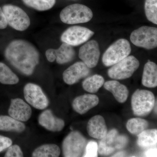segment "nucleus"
<instances>
[{
  "label": "nucleus",
  "mask_w": 157,
  "mask_h": 157,
  "mask_svg": "<svg viewBox=\"0 0 157 157\" xmlns=\"http://www.w3.org/2000/svg\"><path fill=\"white\" fill-rule=\"evenodd\" d=\"M5 55L8 61L26 76L34 73L39 61L38 49L33 44L22 39H16L6 47Z\"/></svg>",
  "instance_id": "obj_1"
},
{
  "label": "nucleus",
  "mask_w": 157,
  "mask_h": 157,
  "mask_svg": "<svg viewBox=\"0 0 157 157\" xmlns=\"http://www.w3.org/2000/svg\"><path fill=\"white\" fill-rule=\"evenodd\" d=\"M93 17L92 10L87 6L79 4H73L65 7L60 14L62 22L69 25L89 22Z\"/></svg>",
  "instance_id": "obj_2"
},
{
  "label": "nucleus",
  "mask_w": 157,
  "mask_h": 157,
  "mask_svg": "<svg viewBox=\"0 0 157 157\" xmlns=\"http://www.w3.org/2000/svg\"><path fill=\"white\" fill-rule=\"evenodd\" d=\"M132 107L136 116L148 115L154 108L155 99L153 93L149 90L137 89L132 96Z\"/></svg>",
  "instance_id": "obj_3"
},
{
  "label": "nucleus",
  "mask_w": 157,
  "mask_h": 157,
  "mask_svg": "<svg viewBox=\"0 0 157 157\" xmlns=\"http://www.w3.org/2000/svg\"><path fill=\"white\" fill-rule=\"evenodd\" d=\"M131 51L128 41L124 39H118L105 52L102 57V62L106 67L112 66L128 56Z\"/></svg>",
  "instance_id": "obj_4"
},
{
  "label": "nucleus",
  "mask_w": 157,
  "mask_h": 157,
  "mask_svg": "<svg viewBox=\"0 0 157 157\" xmlns=\"http://www.w3.org/2000/svg\"><path fill=\"white\" fill-rule=\"evenodd\" d=\"M7 23L17 31H24L30 25V19L21 8L12 5H6L2 7Z\"/></svg>",
  "instance_id": "obj_5"
},
{
  "label": "nucleus",
  "mask_w": 157,
  "mask_h": 157,
  "mask_svg": "<svg viewBox=\"0 0 157 157\" xmlns=\"http://www.w3.org/2000/svg\"><path fill=\"white\" fill-rule=\"evenodd\" d=\"M140 63L133 56L125 58L113 65L108 70L109 77L115 80H122L129 78L139 68Z\"/></svg>",
  "instance_id": "obj_6"
},
{
  "label": "nucleus",
  "mask_w": 157,
  "mask_h": 157,
  "mask_svg": "<svg viewBox=\"0 0 157 157\" xmlns=\"http://www.w3.org/2000/svg\"><path fill=\"white\" fill-rule=\"evenodd\" d=\"M130 40L137 47L152 49L157 46V29L143 26L132 32Z\"/></svg>",
  "instance_id": "obj_7"
},
{
  "label": "nucleus",
  "mask_w": 157,
  "mask_h": 157,
  "mask_svg": "<svg viewBox=\"0 0 157 157\" xmlns=\"http://www.w3.org/2000/svg\"><path fill=\"white\" fill-rule=\"evenodd\" d=\"M87 140L80 132H70L64 140L62 145L63 155L66 157H78L83 155Z\"/></svg>",
  "instance_id": "obj_8"
},
{
  "label": "nucleus",
  "mask_w": 157,
  "mask_h": 157,
  "mask_svg": "<svg viewBox=\"0 0 157 157\" xmlns=\"http://www.w3.org/2000/svg\"><path fill=\"white\" fill-rule=\"evenodd\" d=\"M94 34V32L86 28L73 26L63 33L61 40L71 46H78L87 42Z\"/></svg>",
  "instance_id": "obj_9"
},
{
  "label": "nucleus",
  "mask_w": 157,
  "mask_h": 157,
  "mask_svg": "<svg viewBox=\"0 0 157 157\" xmlns=\"http://www.w3.org/2000/svg\"><path fill=\"white\" fill-rule=\"evenodd\" d=\"M24 94L27 102L36 109L43 110L49 105L48 98L38 85L33 83L26 85Z\"/></svg>",
  "instance_id": "obj_10"
},
{
  "label": "nucleus",
  "mask_w": 157,
  "mask_h": 157,
  "mask_svg": "<svg viewBox=\"0 0 157 157\" xmlns=\"http://www.w3.org/2000/svg\"><path fill=\"white\" fill-rule=\"evenodd\" d=\"M100 54L99 44L96 40H92L80 47L78 56L87 67L93 68L98 65Z\"/></svg>",
  "instance_id": "obj_11"
},
{
  "label": "nucleus",
  "mask_w": 157,
  "mask_h": 157,
  "mask_svg": "<svg viewBox=\"0 0 157 157\" xmlns=\"http://www.w3.org/2000/svg\"><path fill=\"white\" fill-rule=\"evenodd\" d=\"M75 54L76 52L73 46L64 42L57 49L50 48L45 52L48 61L52 63L56 60L59 64H64L72 61Z\"/></svg>",
  "instance_id": "obj_12"
},
{
  "label": "nucleus",
  "mask_w": 157,
  "mask_h": 157,
  "mask_svg": "<svg viewBox=\"0 0 157 157\" xmlns=\"http://www.w3.org/2000/svg\"><path fill=\"white\" fill-rule=\"evenodd\" d=\"M90 73V68L83 62H76L64 71L63 79L65 83L71 85L87 77Z\"/></svg>",
  "instance_id": "obj_13"
},
{
  "label": "nucleus",
  "mask_w": 157,
  "mask_h": 157,
  "mask_svg": "<svg viewBox=\"0 0 157 157\" xmlns=\"http://www.w3.org/2000/svg\"><path fill=\"white\" fill-rule=\"evenodd\" d=\"M9 113L10 116L16 120L25 122L31 117L32 108L22 99L16 98L11 100Z\"/></svg>",
  "instance_id": "obj_14"
},
{
  "label": "nucleus",
  "mask_w": 157,
  "mask_h": 157,
  "mask_svg": "<svg viewBox=\"0 0 157 157\" xmlns=\"http://www.w3.org/2000/svg\"><path fill=\"white\" fill-rule=\"evenodd\" d=\"M39 123L40 125L52 132L61 131L65 127V122L56 117L50 109L44 110L39 115Z\"/></svg>",
  "instance_id": "obj_15"
},
{
  "label": "nucleus",
  "mask_w": 157,
  "mask_h": 157,
  "mask_svg": "<svg viewBox=\"0 0 157 157\" xmlns=\"http://www.w3.org/2000/svg\"><path fill=\"white\" fill-rule=\"evenodd\" d=\"M99 103V99L98 96L86 94L75 98L72 103V107L76 112L82 115L96 107Z\"/></svg>",
  "instance_id": "obj_16"
},
{
  "label": "nucleus",
  "mask_w": 157,
  "mask_h": 157,
  "mask_svg": "<svg viewBox=\"0 0 157 157\" xmlns=\"http://www.w3.org/2000/svg\"><path fill=\"white\" fill-rule=\"evenodd\" d=\"M88 134L95 139L104 138L107 133V128L104 117L97 115L93 117L88 121L87 125Z\"/></svg>",
  "instance_id": "obj_17"
},
{
  "label": "nucleus",
  "mask_w": 157,
  "mask_h": 157,
  "mask_svg": "<svg viewBox=\"0 0 157 157\" xmlns=\"http://www.w3.org/2000/svg\"><path fill=\"white\" fill-rule=\"evenodd\" d=\"M118 135V132L116 129H113L107 132L106 136L101 139L98 145V153L99 154L109 155L115 151Z\"/></svg>",
  "instance_id": "obj_18"
},
{
  "label": "nucleus",
  "mask_w": 157,
  "mask_h": 157,
  "mask_svg": "<svg viewBox=\"0 0 157 157\" xmlns=\"http://www.w3.org/2000/svg\"><path fill=\"white\" fill-rule=\"evenodd\" d=\"M104 87L112 93L119 103H125L128 97L129 91L125 86L116 80H110L104 83Z\"/></svg>",
  "instance_id": "obj_19"
},
{
  "label": "nucleus",
  "mask_w": 157,
  "mask_h": 157,
  "mask_svg": "<svg viewBox=\"0 0 157 157\" xmlns=\"http://www.w3.org/2000/svg\"><path fill=\"white\" fill-rule=\"evenodd\" d=\"M144 86L155 88L157 86V66L154 62L148 61L144 68L142 78Z\"/></svg>",
  "instance_id": "obj_20"
},
{
  "label": "nucleus",
  "mask_w": 157,
  "mask_h": 157,
  "mask_svg": "<svg viewBox=\"0 0 157 157\" xmlns=\"http://www.w3.org/2000/svg\"><path fill=\"white\" fill-rule=\"evenodd\" d=\"M23 123L8 116H0V130L21 133L25 130Z\"/></svg>",
  "instance_id": "obj_21"
},
{
  "label": "nucleus",
  "mask_w": 157,
  "mask_h": 157,
  "mask_svg": "<svg viewBox=\"0 0 157 157\" xmlns=\"http://www.w3.org/2000/svg\"><path fill=\"white\" fill-rule=\"evenodd\" d=\"M137 144L142 148H149L156 145L157 130L156 129H146L137 135Z\"/></svg>",
  "instance_id": "obj_22"
},
{
  "label": "nucleus",
  "mask_w": 157,
  "mask_h": 157,
  "mask_svg": "<svg viewBox=\"0 0 157 157\" xmlns=\"http://www.w3.org/2000/svg\"><path fill=\"white\" fill-rule=\"evenodd\" d=\"M61 153L60 149L56 144H45L36 148L33 152L34 157H58Z\"/></svg>",
  "instance_id": "obj_23"
},
{
  "label": "nucleus",
  "mask_w": 157,
  "mask_h": 157,
  "mask_svg": "<svg viewBox=\"0 0 157 157\" xmlns=\"http://www.w3.org/2000/svg\"><path fill=\"white\" fill-rule=\"evenodd\" d=\"M104 83V77L101 75L96 74L86 78L82 82V86L85 90L94 94L98 92Z\"/></svg>",
  "instance_id": "obj_24"
},
{
  "label": "nucleus",
  "mask_w": 157,
  "mask_h": 157,
  "mask_svg": "<svg viewBox=\"0 0 157 157\" xmlns=\"http://www.w3.org/2000/svg\"><path fill=\"white\" fill-rule=\"evenodd\" d=\"M148 126V122L146 120L136 117L130 119L128 121L126 128L130 133L137 136L144 131L147 129Z\"/></svg>",
  "instance_id": "obj_25"
},
{
  "label": "nucleus",
  "mask_w": 157,
  "mask_h": 157,
  "mask_svg": "<svg viewBox=\"0 0 157 157\" xmlns=\"http://www.w3.org/2000/svg\"><path fill=\"white\" fill-rule=\"evenodd\" d=\"M19 81L17 75L7 65L0 62V82L3 84L14 85Z\"/></svg>",
  "instance_id": "obj_26"
},
{
  "label": "nucleus",
  "mask_w": 157,
  "mask_h": 157,
  "mask_svg": "<svg viewBox=\"0 0 157 157\" xmlns=\"http://www.w3.org/2000/svg\"><path fill=\"white\" fill-rule=\"evenodd\" d=\"M23 2L29 7L37 11H45L51 9L54 6L56 0H22Z\"/></svg>",
  "instance_id": "obj_27"
},
{
  "label": "nucleus",
  "mask_w": 157,
  "mask_h": 157,
  "mask_svg": "<svg viewBox=\"0 0 157 157\" xmlns=\"http://www.w3.org/2000/svg\"><path fill=\"white\" fill-rule=\"evenodd\" d=\"M144 10L147 20L157 25V0H145Z\"/></svg>",
  "instance_id": "obj_28"
},
{
  "label": "nucleus",
  "mask_w": 157,
  "mask_h": 157,
  "mask_svg": "<svg viewBox=\"0 0 157 157\" xmlns=\"http://www.w3.org/2000/svg\"><path fill=\"white\" fill-rule=\"evenodd\" d=\"M98 145L94 141H90L86 146L83 157H98Z\"/></svg>",
  "instance_id": "obj_29"
},
{
  "label": "nucleus",
  "mask_w": 157,
  "mask_h": 157,
  "mask_svg": "<svg viewBox=\"0 0 157 157\" xmlns=\"http://www.w3.org/2000/svg\"><path fill=\"white\" fill-rule=\"evenodd\" d=\"M5 155L6 157H21L23 156L21 148L18 145H11Z\"/></svg>",
  "instance_id": "obj_30"
},
{
  "label": "nucleus",
  "mask_w": 157,
  "mask_h": 157,
  "mask_svg": "<svg viewBox=\"0 0 157 157\" xmlns=\"http://www.w3.org/2000/svg\"><path fill=\"white\" fill-rule=\"evenodd\" d=\"M128 138L127 136L119 134L117 138L116 150H120L124 148L128 144Z\"/></svg>",
  "instance_id": "obj_31"
},
{
  "label": "nucleus",
  "mask_w": 157,
  "mask_h": 157,
  "mask_svg": "<svg viewBox=\"0 0 157 157\" xmlns=\"http://www.w3.org/2000/svg\"><path fill=\"white\" fill-rule=\"evenodd\" d=\"M12 144V140L10 138L0 135V152L9 148Z\"/></svg>",
  "instance_id": "obj_32"
},
{
  "label": "nucleus",
  "mask_w": 157,
  "mask_h": 157,
  "mask_svg": "<svg viewBox=\"0 0 157 157\" xmlns=\"http://www.w3.org/2000/svg\"><path fill=\"white\" fill-rule=\"evenodd\" d=\"M8 25L2 9L0 7V29H6Z\"/></svg>",
  "instance_id": "obj_33"
},
{
  "label": "nucleus",
  "mask_w": 157,
  "mask_h": 157,
  "mask_svg": "<svg viewBox=\"0 0 157 157\" xmlns=\"http://www.w3.org/2000/svg\"><path fill=\"white\" fill-rule=\"evenodd\" d=\"M157 147L150 148L147 149L144 153L146 157H157Z\"/></svg>",
  "instance_id": "obj_34"
},
{
  "label": "nucleus",
  "mask_w": 157,
  "mask_h": 157,
  "mask_svg": "<svg viewBox=\"0 0 157 157\" xmlns=\"http://www.w3.org/2000/svg\"><path fill=\"white\" fill-rule=\"evenodd\" d=\"M125 155V153L124 151H119L113 155V157H124Z\"/></svg>",
  "instance_id": "obj_35"
}]
</instances>
